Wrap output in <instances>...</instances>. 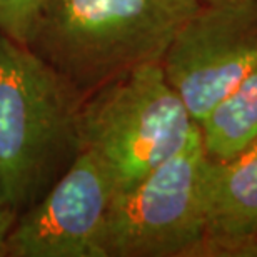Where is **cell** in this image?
Masks as SVG:
<instances>
[{
  "instance_id": "6da1fadb",
  "label": "cell",
  "mask_w": 257,
  "mask_h": 257,
  "mask_svg": "<svg viewBox=\"0 0 257 257\" xmlns=\"http://www.w3.org/2000/svg\"><path fill=\"white\" fill-rule=\"evenodd\" d=\"M84 99L32 49L0 34V192L17 214L80 152Z\"/></svg>"
},
{
  "instance_id": "7a4b0ae2",
  "label": "cell",
  "mask_w": 257,
  "mask_h": 257,
  "mask_svg": "<svg viewBox=\"0 0 257 257\" xmlns=\"http://www.w3.org/2000/svg\"><path fill=\"white\" fill-rule=\"evenodd\" d=\"M200 0H49L29 47L87 97L161 62Z\"/></svg>"
},
{
  "instance_id": "3957f363",
  "label": "cell",
  "mask_w": 257,
  "mask_h": 257,
  "mask_svg": "<svg viewBox=\"0 0 257 257\" xmlns=\"http://www.w3.org/2000/svg\"><path fill=\"white\" fill-rule=\"evenodd\" d=\"M195 125L161 62L144 64L84 99L80 149L99 159L120 194L181 151Z\"/></svg>"
},
{
  "instance_id": "277c9868",
  "label": "cell",
  "mask_w": 257,
  "mask_h": 257,
  "mask_svg": "<svg viewBox=\"0 0 257 257\" xmlns=\"http://www.w3.org/2000/svg\"><path fill=\"white\" fill-rule=\"evenodd\" d=\"M205 159L195 125L177 154L134 187L115 194L105 219V257L200 255Z\"/></svg>"
},
{
  "instance_id": "5b68a950",
  "label": "cell",
  "mask_w": 257,
  "mask_h": 257,
  "mask_svg": "<svg viewBox=\"0 0 257 257\" xmlns=\"http://www.w3.org/2000/svg\"><path fill=\"white\" fill-rule=\"evenodd\" d=\"M195 124L257 67V0L205 2L161 60Z\"/></svg>"
},
{
  "instance_id": "8992f818",
  "label": "cell",
  "mask_w": 257,
  "mask_h": 257,
  "mask_svg": "<svg viewBox=\"0 0 257 257\" xmlns=\"http://www.w3.org/2000/svg\"><path fill=\"white\" fill-rule=\"evenodd\" d=\"M115 186L94 154L80 149L39 202L19 214L9 257H105L104 229Z\"/></svg>"
},
{
  "instance_id": "52a82bcc",
  "label": "cell",
  "mask_w": 257,
  "mask_h": 257,
  "mask_svg": "<svg viewBox=\"0 0 257 257\" xmlns=\"http://www.w3.org/2000/svg\"><path fill=\"white\" fill-rule=\"evenodd\" d=\"M200 255H252L257 244V141L237 156L205 159Z\"/></svg>"
},
{
  "instance_id": "ba28073f",
  "label": "cell",
  "mask_w": 257,
  "mask_h": 257,
  "mask_svg": "<svg viewBox=\"0 0 257 257\" xmlns=\"http://www.w3.org/2000/svg\"><path fill=\"white\" fill-rule=\"evenodd\" d=\"M210 159L237 156L257 141V67L229 92L199 124Z\"/></svg>"
},
{
  "instance_id": "9c48e42d",
  "label": "cell",
  "mask_w": 257,
  "mask_h": 257,
  "mask_svg": "<svg viewBox=\"0 0 257 257\" xmlns=\"http://www.w3.org/2000/svg\"><path fill=\"white\" fill-rule=\"evenodd\" d=\"M49 0H0V34L30 45Z\"/></svg>"
},
{
  "instance_id": "30bf717a",
  "label": "cell",
  "mask_w": 257,
  "mask_h": 257,
  "mask_svg": "<svg viewBox=\"0 0 257 257\" xmlns=\"http://www.w3.org/2000/svg\"><path fill=\"white\" fill-rule=\"evenodd\" d=\"M19 214L10 207V204L0 192V257H7V242Z\"/></svg>"
},
{
  "instance_id": "8fae6325",
  "label": "cell",
  "mask_w": 257,
  "mask_h": 257,
  "mask_svg": "<svg viewBox=\"0 0 257 257\" xmlns=\"http://www.w3.org/2000/svg\"><path fill=\"white\" fill-rule=\"evenodd\" d=\"M202 2H219V0H202Z\"/></svg>"
},
{
  "instance_id": "7c38bea8",
  "label": "cell",
  "mask_w": 257,
  "mask_h": 257,
  "mask_svg": "<svg viewBox=\"0 0 257 257\" xmlns=\"http://www.w3.org/2000/svg\"><path fill=\"white\" fill-rule=\"evenodd\" d=\"M252 255H257V244H255V247H254V254Z\"/></svg>"
}]
</instances>
